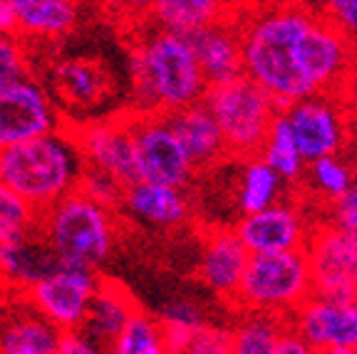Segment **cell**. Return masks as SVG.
Masks as SVG:
<instances>
[{"label":"cell","instance_id":"obj_40","mask_svg":"<svg viewBox=\"0 0 357 354\" xmlns=\"http://www.w3.org/2000/svg\"><path fill=\"white\" fill-rule=\"evenodd\" d=\"M275 354H310L305 339L298 334V330L288 322V327L280 334L278 344H275Z\"/></svg>","mask_w":357,"mask_h":354},{"label":"cell","instance_id":"obj_22","mask_svg":"<svg viewBox=\"0 0 357 354\" xmlns=\"http://www.w3.org/2000/svg\"><path fill=\"white\" fill-rule=\"evenodd\" d=\"M55 268H60L57 255L35 228L22 238L0 243V282L15 288L17 295L25 293L45 275H50Z\"/></svg>","mask_w":357,"mask_h":354},{"label":"cell","instance_id":"obj_10","mask_svg":"<svg viewBox=\"0 0 357 354\" xmlns=\"http://www.w3.org/2000/svg\"><path fill=\"white\" fill-rule=\"evenodd\" d=\"M303 250L310 263L312 293L357 300V233L323 223L310 231Z\"/></svg>","mask_w":357,"mask_h":354},{"label":"cell","instance_id":"obj_11","mask_svg":"<svg viewBox=\"0 0 357 354\" xmlns=\"http://www.w3.org/2000/svg\"><path fill=\"white\" fill-rule=\"evenodd\" d=\"M97 280L100 277L95 270L60 263V268L30 285L25 293H20V298L57 330L82 327Z\"/></svg>","mask_w":357,"mask_h":354},{"label":"cell","instance_id":"obj_7","mask_svg":"<svg viewBox=\"0 0 357 354\" xmlns=\"http://www.w3.org/2000/svg\"><path fill=\"white\" fill-rule=\"evenodd\" d=\"M134 144V171L142 181L169 183L186 188L196 176V167L169 127L164 114H134L129 119Z\"/></svg>","mask_w":357,"mask_h":354},{"label":"cell","instance_id":"obj_25","mask_svg":"<svg viewBox=\"0 0 357 354\" xmlns=\"http://www.w3.org/2000/svg\"><path fill=\"white\" fill-rule=\"evenodd\" d=\"M234 0H154L149 20L156 28L191 35L213 22L236 17Z\"/></svg>","mask_w":357,"mask_h":354},{"label":"cell","instance_id":"obj_17","mask_svg":"<svg viewBox=\"0 0 357 354\" xmlns=\"http://www.w3.org/2000/svg\"><path fill=\"white\" fill-rule=\"evenodd\" d=\"M248 248L241 243L234 228H213L208 231L199 261V277L204 288L211 290L216 298L234 302V295L241 285V277L248 266Z\"/></svg>","mask_w":357,"mask_h":354},{"label":"cell","instance_id":"obj_23","mask_svg":"<svg viewBox=\"0 0 357 354\" xmlns=\"http://www.w3.org/2000/svg\"><path fill=\"white\" fill-rule=\"evenodd\" d=\"M57 337H60V330L22 300L8 315H3V325H0V352L57 354Z\"/></svg>","mask_w":357,"mask_h":354},{"label":"cell","instance_id":"obj_2","mask_svg":"<svg viewBox=\"0 0 357 354\" xmlns=\"http://www.w3.org/2000/svg\"><path fill=\"white\" fill-rule=\"evenodd\" d=\"M132 84L137 109L144 114H169L201 102L208 87L189 38L156 25L132 47Z\"/></svg>","mask_w":357,"mask_h":354},{"label":"cell","instance_id":"obj_44","mask_svg":"<svg viewBox=\"0 0 357 354\" xmlns=\"http://www.w3.org/2000/svg\"><path fill=\"white\" fill-rule=\"evenodd\" d=\"M0 325H3V312H0Z\"/></svg>","mask_w":357,"mask_h":354},{"label":"cell","instance_id":"obj_41","mask_svg":"<svg viewBox=\"0 0 357 354\" xmlns=\"http://www.w3.org/2000/svg\"><path fill=\"white\" fill-rule=\"evenodd\" d=\"M0 35H15L17 38V20L13 8L6 0H0Z\"/></svg>","mask_w":357,"mask_h":354},{"label":"cell","instance_id":"obj_16","mask_svg":"<svg viewBox=\"0 0 357 354\" xmlns=\"http://www.w3.org/2000/svg\"><path fill=\"white\" fill-rule=\"evenodd\" d=\"M119 208H124V213L137 223L162 231L184 226L191 218V199L186 188L142 178L124 186Z\"/></svg>","mask_w":357,"mask_h":354},{"label":"cell","instance_id":"obj_13","mask_svg":"<svg viewBox=\"0 0 357 354\" xmlns=\"http://www.w3.org/2000/svg\"><path fill=\"white\" fill-rule=\"evenodd\" d=\"M60 127L50 92L28 75L0 84V149Z\"/></svg>","mask_w":357,"mask_h":354},{"label":"cell","instance_id":"obj_12","mask_svg":"<svg viewBox=\"0 0 357 354\" xmlns=\"http://www.w3.org/2000/svg\"><path fill=\"white\" fill-rule=\"evenodd\" d=\"M290 325L310 352L357 354V300H337L312 293L290 315Z\"/></svg>","mask_w":357,"mask_h":354},{"label":"cell","instance_id":"obj_39","mask_svg":"<svg viewBox=\"0 0 357 354\" xmlns=\"http://www.w3.org/2000/svg\"><path fill=\"white\" fill-rule=\"evenodd\" d=\"M151 3L154 0H102V6L112 10L119 20L129 22H144L149 20Z\"/></svg>","mask_w":357,"mask_h":354},{"label":"cell","instance_id":"obj_5","mask_svg":"<svg viewBox=\"0 0 357 354\" xmlns=\"http://www.w3.org/2000/svg\"><path fill=\"white\" fill-rule=\"evenodd\" d=\"M201 102L213 114L234 159L256 156L261 151L271 122L280 109L278 102L245 75L208 84Z\"/></svg>","mask_w":357,"mask_h":354},{"label":"cell","instance_id":"obj_37","mask_svg":"<svg viewBox=\"0 0 357 354\" xmlns=\"http://www.w3.org/2000/svg\"><path fill=\"white\" fill-rule=\"evenodd\" d=\"M325 223L342 228V231L357 233V181L352 183L342 196H337L335 201H330L328 221Z\"/></svg>","mask_w":357,"mask_h":354},{"label":"cell","instance_id":"obj_30","mask_svg":"<svg viewBox=\"0 0 357 354\" xmlns=\"http://www.w3.org/2000/svg\"><path fill=\"white\" fill-rule=\"evenodd\" d=\"M109 352L117 354H162L164 352V330L159 317H151L142 307L132 312L122 332L114 337Z\"/></svg>","mask_w":357,"mask_h":354},{"label":"cell","instance_id":"obj_28","mask_svg":"<svg viewBox=\"0 0 357 354\" xmlns=\"http://www.w3.org/2000/svg\"><path fill=\"white\" fill-rule=\"evenodd\" d=\"M268 167L273 169L283 181H298L305 171V159H303L301 149L296 144V137L290 132V124L285 119V111L278 109V114L273 116L271 129H268L263 146L258 151Z\"/></svg>","mask_w":357,"mask_h":354},{"label":"cell","instance_id":"obj_26","mask_svg":"<svg viewBox=\"0 0 357 354\" xmlns=\"http://www.w3.org/2000/svg\"><path fill=\"white\" fill-rule=\"evenodd\" d=\"M238 161L243 164L238 174V186H236V208L241 210V216L280 201L285 181L261 156H245Z\"/></svg>","mask_w":357,"mask_h":354},{"label":"cell","instance_id":"obj_19","mask_svg":"<svg viewBox=\"0 0 357 354\" xmlns=\"http://www.w3.org/2000/svg\"><path fill=\"white\" fill-rule=\"evenodd\" d=\"M186 38H189L196 62H199L201 72H204L208 84L226 82V79L243 75V65H241V35L236 17L206 25V28L196 30V33L186 35Z\"/></svg>","mask_w":357,"mask_h":354},{"label":"cell","instance_id":"obj_29","mask_svg":"<svg viewBox=\"0 0 357 354\" xmlns=\"http://www.w3.org/2000/svg\"><path fill=\"white\" fill-rule=\"evenodd\" d=\"M162 330H164V352H186L191 344V339L196 337L201 327L208 325L206 312L201 310L194 300H172L164 307L162 317Z\"/></svg>","mask_w":357,"mask_h":354},{"label":"cell","instance_id":"obj_27","mask_svg":"<svg viewBox=\"0 0 357 354\" xmlns=\"http://www.w3.org/2000/svg\"><path fill=\"white\" fill-rule=\"evenodd\" d=\"M288 322V317L271 312L245 310L231 330V354H275V344Z\"/></svg>","mask_w":357,"mask_h":354},{"label":"cell","instance_id":"obj_18","mask_svg":"<svg viewBox=\"0 0 357 354\" xmlns=\"http://www.w3.org/2000/svg\"><path fill=\"white\" fill-rule=\"evenodd\" d=\"M167 122L174 129L176 139L181 141L184 151L189 154L196 171H204L208 167H216L218 161L229 156L226 139L218 129L213 114L206 109L204 102H194L189 107H181L176 111H169Z\"/></svg>","mask_w":357,"mask_h":354},{"label":"cell","instance_id":"obj_42","mask_svg":"<svg viewBox=\"0 0 357 354\" xmlns=\"http://www.w3.org/2000/svg\"><path fill=\"white\" fill-rule=\"evenodd\" d=\"M350 92H352V109H355V119H357V72H355V77L350 79Z\"/></svg>","mask_w":357,"mask_h":354},{"label":"cell","instance_id":"obj_35","mask_svg":"<svg viewBox=\"0 0 357 354\" xmlns=\"http://www.w3.org/2000/svg\"><path fill=\"white\" fill-rule=\"evenodd\" d=\"M320 15L357 43V0H323Z\"/></svg>","mask_w":357,"mask_h":354},{"label":"cell","instance_id":"obj_32","mask_svg":"<svg viewBox=\"0 0 357 354\" xmlns=\"http://www.w3.org/2000/svg\"><path fill=\"white\" fill-rule=\"evenodd\" d=\"M77 191H82L87 199L97 201V203L107 206V208L119 210L124 183H119L112 174L102 171V169L87 167V164H84L82 174H79V181H77Z\"/></svg>","mask_w":357,"mask_h":354},{"label":"cell","instance_id":"obj_21","mask_svg":"<svg viewBox=\"0 0 357 354\" xmlns=\"http://www.w3.org/2000/svg\"><path fill=\"white\" fill-rule=\"evenodd\" d=\"M137 307L139 305H137L134 295L124 288L122 282L100 277L95 293H92V300H89L82 330L97 344L100 352H109L114 337L122 332V327L127 325V320Z\"/></svg>","mask_w":357,"mask_h":354},{"label":"cell","instance_id":"obj_33","mask_svg":"<svg viewBox=\"0 0 357 354\" xmlns=\"http://www.w3.org/2000/svg\"><path fill=\"white\" fill-rule=\"evenodd\" d=\"M28 75V57L15 35H0V84Z\"/></svg>","mask_w":357,"mask_h":354},{"label":"cell","instance_id":"obj_43","mask_svg":"<svg viewBox=\"0 0 357 354\" xmlns=\"http://www.w3.org/2000/svg\"><path fill=\"white\" fill-rule=\"evenodd\" d=\"M256 3L258 0H234V6L238 8V10H241V6H256Z\"/></svg>","mask_w":357,"mask_h":354},{"label":"cell","instance_id":"obj_38","mask_svg":"<svg viewBox=\"0 0 357 354\" xmlns=\"http://www.w3.org/2000/svg\"><path fill=\"white\" fill-rule=\"evenodd\" d=\"M100 352L97 344L89 339V334L82 327H70V330H60L57 337V354H95Z\"/></svg>","mask_w":357,"mask_h":354},{"label":"cell","instance_id":"obj_1","mask_svg":"<svg viewBox=\"0 0 357 354\" xmlns=\"http://www.w3.org/2000/svg\"><path fill=\"white\" fill-rule=\"evenodd\" d=\"M315 15L301 3L256 6L243 17L236 13L243 75L261 84L280 109L312 94L298 65V52Z\"/></svg>","mask_w":357,"mask_h":354},{"label":"cell","instance_id":"obj_20","mask_svg":"<svg viewBox=\"0 0 357 354\" xmlns=\"http://www.w3.org/2000/svg\"><path fill=\"white\" fill-rule=\"evenodd\" d=\"M52 84L70 109H95L109 97L112 77L107 67L89 57H67L52 67Z\"/></svg>","mask_w":357,"mask_h":354},{"label":"cell","instance_id":"obj_3","mask_svg":"<svg viewBox=\"0 0 357 354\" xmlns=\"http://www.w3.org/2000/svg\"><path fill=\"white\" fill-rule=\"evenodd\" d=\"M82 169L84 161L70 127L0 149V181L30 203L35 213L75 191Z\"/></svg>","mask_w":357,"mask_h":354},{"label":"cell","instance_id":"obj_34","mask_svg":"<svg viewBox=\"0 0 357 354\" xmlns=\"http://www.w3.org/2000/svg\"><path fill=\"white\" fill-rule=\"evenodd\" d=\"M0 223H8V226H17V228L35 226V210L30 208V203H25L3 181H0Z\"/></svg>","mask_w":357,"mask_h":354},{"label":"cell","instance_id":"obj_9","mask_svg":"<svg viewBox=\"0 0 357 354\" xmlns=\"http://www.w3.org/2000/svg\"><path fill=\"white\" fill-rule=\"evenodd\" d=\"M283 111L305 164L318 156L345 151L350 139V119L347 109L337 102V94L312 92L288 105Z\"/></svg>","mask_w":357,"mask_h":354},{"label":"cell","instance_id":"obj_31","mask_svg":"<svg viewBox=\"0 0 357 354\" xmlns=\"http://www.w3.org/2000/svg\"><path fill=\"white\" fill-rule=\"evenodd\" d=\"M305 169H307V186L323 201H328V203L345 194L347 188L357 181L355 167L342 154L318 156V159L307 161Z\"/></svg>","mask_w":357,"mask_h":354},{"label":"cell","instance_id":"obj_15","mask_svg":"<svg viewBox=\"0 0 357 354\" xmlns=\"http://www.w3.org/2000/svg\"><path fill=\"white\" fill-rule=\"evenodd\" d=\"M70 132L87 167L112 174L124 186L137 181L129 119H89L70 127Z\"/></svg>","mask_w":357,"mask_h":354},{"label":"cell","instance_id":"obj_36","mask_svg":"<svg viewBox=\"0 0 357 354\" xmlns=\"http://www.w3.org/2000/svg\"><path fill=\"white\" fill-rule=\"evenodd\" d=\"M191 354H231V330L216 325H204L191 339Z\"/></svg>","mask_w":357,"mask_h":354},{"label":"cell","instance_id":"obj_6","mask_svg":"<svg viewBox=\"0 0 357 354\" xmlns=\"http://www.w3.org/2000/svg\"><path fill=\"white\" fill-rule=\"evenodd\" d=\"M312 295V272L305 250L251 253L234 295L241 310L288 317Z\"/></svg>","mask_w":357,"mask_h":354},{"label":"cell","instance_id":"obj_24","mask_svg":"<svg viewBox=\"0 0 357 354\" xmlns=\"http://www.w3.org/2000/svg\"><path fill=\"white\" fill-rule=\"evenodd\" d=\"M17 20V38L60 40L77 25L75 0H6Z\"/></svg>","mask_w":357,"mask_h":354},{"label":"cell","instance_id":"obj_8","mask_svg":"<svg viewBox=\"0 0 357 354\" xmlns=\"http://www.w3.org/2000/svg\"><path fill=\"white\" fill-rule=\"evenodd\" d=\"M298 65L310 92L340 94L357 72V43L318 13L301 40Z\"/></svg>","mask_w":357,"mask_h":354},{"label":"cell","instance_id":"obj_4","mask_svg":"<svg viewBox=\"0 0 357 354\" xmlns=\"http://www.w3.org/2000/svg\"><path fill=\"white\" fill-rule=\"evenodd\" d=\"M35 231L50 245L62 266L100 270L119 238L117 210L70 191L55 203L35 213Z\"/></svg>","mask_w":357,"mask_h":354},{"label":"cell","instance_id":"obj_14","mask_svg":"<svg viewBox=\"0 0 357 354\" xmlns=\"http://www.w3.org/2000/svg\"><path fill=\"white\" fill-rule=\"evenodd\" d=\"M248 253L303 250L310 238V223L303 208L290 201H275L253 213H243L234 226Z\"/></svg>","mask_w":357,"mask_h":354}]
</instances>
